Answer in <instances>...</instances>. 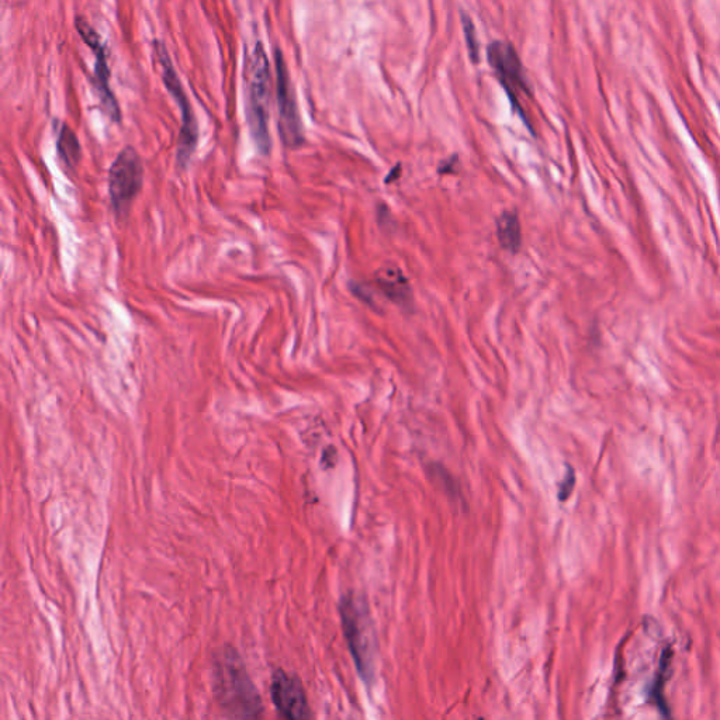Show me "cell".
I'll return each instance as SVG.
<instances>
[{
    "instance_id": "1",
    "label": "cell",
    "mask_w": 720,
    "mask_h": 720,
    "mask_svg": "<svg viewBox=\"0 0 720 720\" xmlns=\"http://www.w3.org/2000/svg\"><path fill=\"white\" fill-rule=\"evenodd\" d=\"M214 694L218 704L234 718H259L263 712L261 695L245 670L241 657L224 647L214 661Z\"/></svg>"
},
{
    "instance_id": "2",
    "label": "cell",
    "mask_w": 720,
    "mask_h": 720,
    "mask_svg": "<svg viewBox=\"0 0 720 720\" xmlns=\"http://www.w3.org/2000/svg\"><path fill=\"white\" fill-rule=\"evenodd\" d=\"M244 67L249 134L259 154L268 157L272 151V137L269 131L272 82H270L268 54L261 41H256L254 48L245 55Z\"/></svg>"
},
{
    "instance_id": "3",
    "label": "cell",
    "mask_w": 720,
    "mask_h": 720,
    "mask_svg": "<svg viewBox=\"0 0 720 720\" xmlns=\"http://www.w3.org/2000/svg\"><path fill=\"white\" fill-rule=\"evenodd\" d=\"M342 628L356 668L363 680L369 683L375 675L376 632L368 604L356 594L345 595L341 601Z\"/></svg>"
},
{
    "instance_id": "4",
    "label": "cell",
    "mask_w": 720,
    "mask_h": 720,
    "mask_svg": "<svg viewBox=\"0 0 720 720\" xmlns=\"http://www.w3.org/2000/svg\"><path fill=\"white\" fill-rule=\"evenodd\" d=\"M154 53L159 68H161L162 82L168 89L169 95L175 100L180 110V131L178 141V152H176V164L179 169H186L195 154L199 144V123H197L195 110L186 95V90L180 82L178 72L173 67L171 55L166 50L162 41H154Z\"/></svg>"
},
{
    "instance_id": "5",
    "label": "cell",
    "mask_w": 720,
    "mask_h": 720,
    "mask_svg": "<svg viewBox=\"0 0 720 720\" xmlns=\"http://www.w3.org/2000/svg\"><path fill=\"white\" fill-rule=\"evenodd\" d=\"M143 185V159L134 147L127 145L114 159L109 171L110 203L117 221L127 220Z\"/></svg>"
},
{
    "instance_id": "6",
    "label": "cell",
    "mask_w": 720,
    "mask_h": 720,
    "mask_svg": "<svg viewBox=\"0 0 720 720\" xmlns=\"http://www.w3.org/2000/svg\"><path fill=\"white\" fill-rule=\"evenodd\" d=\"M487 58L510 99L512 110L521 116L531 130V124L526 120L524 109L519 105V96H531V86L525 75L524 64H522L514 45L505 43V41H493L488 45Z\"/></svg>"
},
{
    "instance_id": "7",
    "label": "cell",
    "mask_w": 720,
    "mask_h": 720,
    "mask_svg": "<svg viewBox=\"0 0 720 720\" xmlns=\"http://www.w3.org/2000/svg\"><path fill=\"white\" fill-rule=\"evenodd\" d=\"M276 68V99L279 109V135L283 145L290 150H296L304 144L303 123L294 93L292 79L282 51L275 50Z\"/></svg>"
},
{
    "instance_id": "8",
    "label": "cell",
    "mask_w": 720,
    "mask_h": 720,
    "mask_svg": "<svg viewBox=\"0 0 720 720\" xmlns=\"http://www.w3.org/2000/svg\"><path fill=\"white\" fill-rule=\"evenodd\" d=\"M75 29L78 31L79 37L83 43L88 45L90 51L95 54V69L90 79L96 95H98L100 107L103 113L113 123H121V110L116 96H114L112 86H110V68L107 64V51L102 38L98 31L93 29L83 17L79 16L75 19Z\"/></svg>"
},
{
    "instance_id": "9",
    "label": "cell",
    "mask_w": 720,
    "mask_h": 720,
    "mask_svg": "<svg viewBox=\"0 0 720 720\" xmlns=\"http://www.w3.org/2000/svg\"><path fill=\"white\" fill-rule=\"evenodd\" d=\"M273 704L283 718L301 720L311 718L306 692L296 675L276 671L270 684Z\"/></svg>"
},
{
    "instance_id": "10",
    "label": "cell",
    "mask_w": 720,
    "mask_h": 720,
    "mask_svg": "<svg viewBox=\"0 0 720 720\" xmlns=\"http://www.w3.org/2000/svg\"><path fill=\"white\" fill-rule=\"evenodd\" d=\"M377 283L387 297L398 306H408L411 303V289L401 270L386 269L377 276Z\"/></svg>"
},
{
    "instance_id": "11",
    "label": "cell",
    "mask_w": 720,
    "mask_h": 720,
    "mask_svg": "<svg viewBox=\"0 0 720 720\" xmlns=\"http://www.w3.org/2000/svg\"><path fill=\"white\" fill-rule=\"evenodd\" d=\"M497 237L501 247L517 254L522 245L521 223L515 211H505L497 220Z\"/></svg>"
},
{
    "instance_id": "12",
    "label": "cell",
    "mask_w": 720,
    "mask_h": 720,
    "mask_svg": "<svg viewBox=\"0 0 720 720\" xmlns=\"http://www.w3.org/2000/svg\"><path fill=\"white\" fill-rule=\"evenodd\" d=\"M58 157L68 169H75L82 159V147L75 131L68 124H62L57 138Z\"/></svg>"
},
{
    "instance_id": "13",
    "label": "cell",
    "mask_w": 720,
    "mask_h": 720,
    "mask_svg": "<svg viewBox=\"0 0 720 720\" xmlns=\"http://www.w3.org/2000/svg\"><path fill=\"white\" fill-rule=\"evenodd\" d=\"M671 659V650L666 649V652H663V656H661V663H660V671L659 674H657L656 681H654L653 684V691L652 695L653 698L656 699V704L661 709V712H663V715L670 716V712H668V706L666 705V702H664L663 698V687H664V675L667 674V668L668 664H670Z\"/></svg>"
},
{
    "instance_id": "14",
    "label": "cell",
    "mask_w": 720,
    "mask_h": 720,
    "mask_svg": "<svg viewBox=\"0 0 720 720\" xmlns=\"http://www.w3.org/2000/svg\"><path fill=\"white\" fill-rule=\"evenodd\" d=\"M462 26L463 33H465L467 50H469L470 60L473 64H479L480 62V43L479 37H477L476 27H474L473 20L470 19L469 15L465 12L462 13Z\"/></svg>"
},
{
    "instance_id": "15",
    "label": "cell",
    "mask_w": 720,
    "mask_h": 720,
    "mask_svg": "<svg viewBox=\"0 0 720 720\" xmlns=\"http://www.w3.org/2000/svg\"><path fill=\"white\" fill-rule=\"evenodd\" d=\"M574 484H576V476H574L573 469L567 467L566 476H564L562 483L559 484L560 500L564 501L570 497V494L573 493Z\"/></svg>"
},
{
    "instance_id": "16",
    "label": "cell",
    "mask_w": 720,
    "mask_h": 720,
    "mask_svg": "<svg viewBox=\"0 0 720 720\" xmlns=\"http://www.w3.org/2000/svg\"><path fill=\"white\" fill-rule=\"evenodd\" d=\"M352 293L355 294L356 297H359V300H362L363 303L369 304V306H372L373 300H372V293L369 292L368 287L359 285V283H352L351 286Z\"/></svg>"
},
{
    "instance_id": "17",
    "label": "cell",
    "mask_w": 720,
    "mask_h": 720,
    "mask_svg": "<svg viewBox=\"0 0 720 720\" xmlns=\"http://www.w3.org/2000/svg\"><path fill=\"white\" fill-rule=\"evenodd\" d=\"M456 161H458V157H452V159H450V161L443 162L441 168H439V172H441V173L453 172L452 169H450V168H452V166L455 165Z\"/></svg>"
},
{
    "instance_id": "18",
    "label": "cell",
    "mask_w": 720,
    "mask_h": 720,
    "mask_svg": "<svg viewBox=\"0 0 720 720\" xmlns=\"http://www.w3.org/2000/svg\"><path fill=\"white\" fill-rule=\"evenodd\" d=\"M400 172H401V166L398 165V166H396V168L393 169V171H391L390 176H387L386 182L387 183L393 182L394 179H397L398 176H400V175H398V173H400Z\"/></svg>"
}]
</instances>
